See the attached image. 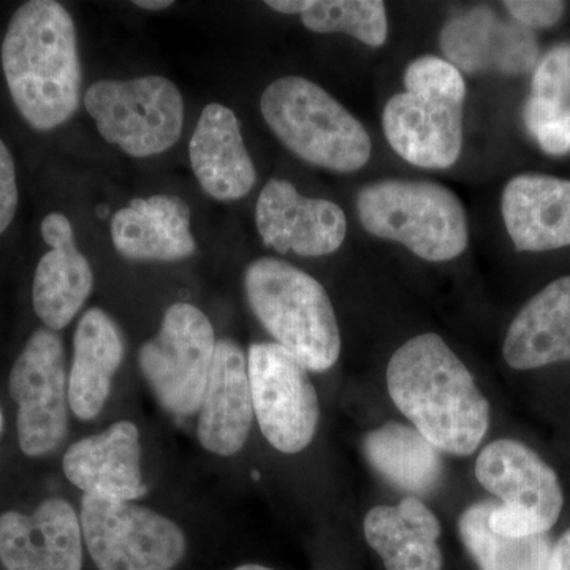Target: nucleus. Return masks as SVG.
<instances>
[{"label": "nucleus", "mask_w": 570, "mask_h": 570, "mask_svg": "<svg viewBox=\"0 0 570 570\" xmlns=\"http://www.w3.org/2000/svg\"><path fill=\"white\" fill-rule=\"evenodd\" d=\"M385 382L401 415L442 455L478 452L490 431V401L444 337L422 333L397 347Z\"/></svg>", "instance_id": "nucleus-1"}, {"label": "nucleus", "mask_w": 570, "mask_h": 570, "mask_svg": "<svg viewBox=\"0 0 570 570\" xmlns=\"http://www.w3.org/2000/svg\"><path fill=\"white\" fill-rule=\"evenodd\" d=\"M14 107L40 132L69 121L81 102L77 28L56 0H31L14 11L0 51Z\"/></svg>", "instance_id": "nucleus-2"}, {"label": "nucleus", "mask_w": 570, "mask_h": 570, "mask_svg": "<svg viewBox=\"0 0 570 570\" xmlns=\"http://www.w3.org/2000/svg\"><path fill=\"white\" fill-rule=\"evenodd\" d=\"M245 292L255 318L309 373L336 365L343 348L340 322L316 277L283 258L261 257L246 268Z\"/></svg>", "instance_id": "nucleus-3"}, {"label": "nucleus", "mask_w": 570, "mask_h": 570, "mask_svg": "<svg viewBox=\"0 0 570 570\" xmlns=\"http://www.w3.org/2000/svg\"><path fill=\"white\" fill-rule=\"evenodd\" d=\"M261 111L277 140L314 167L352 174L370 163L373 146L365 127L317 82L273 81L262 94Z\"/></svg>", "instance_id": "nucleus-4"}, {"label": "nucleus", "mask_w": 570, "mask_h": 570, "mask_svg": "<svg viewBox=\"0 0 570 570\" xmlns=\"http://www.w3.org/2000/svg\"><path fill=\"white\" fill-rule=\"evenodd\" d=\"M356 213L367 234L400 243L426 262L453 261L468 247L464 206L439 183L366 184L356 195Z\"/></svg>", "instance_id": "nucleus-5"}, {"label": "nucleus", "mask_w": 570, "mask_h": 570, "mask_svg": "<svg viewBox=\"0 0 570 570\" xmlns=\"http://www.w3.org/2000/svg\"><path fill=\"white\" fill-rule=\"evenodd\" d=\"M475 479L498 499L489 527L502 538L549 532L560 520L564 493L560 478L538 452L515 439H497L480 450Z\"/></svg>", "instance_id": "nucleus-6"}, {"label": "nucleus", "mask_w": 570, "mask_h": 570, "mask_svg": "<svg viewBox=\"0 0 570 570\" xmlns=\"http://www.w3.org/2000/svg\"><path fill=\"white\" fill-rule=\"evenodd\" d=\"M85 107L100 137L137 159L168 151L183 134V94L159 75L94 82Z\"/></svg>", "instance_id": "nucleus-7"}, {"label": "nucleus", "mask_w": 570, "mask_h": 570, "mask_svg": "<svg viewBox=\"0 0 570 570\" xmlns=\"http://www.w3.org/2000/svg\"><path fill=\"white\" fill-rule=\"evenodd\" d=\"M80 520L99 570H174L187 553L181 527L145 505L82 494Z\"/></svg>", "instance_id": "nucleus-8"}, {"label": "nucleus", "mask_w": 570, "mask_h": 570, "mask_svg": "<svg viewBox=\"0 0 570 570\" xmlns=\"http://www.w3.org/2000/svg\"><path fill=\"white\" fill-rule=\"evenodd\" d=\"M216 344L213 324L197 306L179 302L165 311L159 332L138 351L142 377L165 411L197 414Z\"/></svg>", "instance_id": "nucleus-9"}, {"label": "nucleus", "mask_w": 570, "mask_h": 570, "mask_svg": "<svg viewBox=\"0 0 570 570\" xmlns=\"http://www.w3.org/2000/svg\"><path fill=\"white\" fill-rule=\"evenodd\" d=\"M17 403V434L29 459L50 455L69 433V373L61 336L39 328L14 360L9 376Z\"/></svg>", "instance_id": "nucleus-10"}, {"label": "nucleus", "mask_w": 570, "mask_h": 570, "mask_svg": "<svg viewBox=\"0 0 570 570\" xmlns=\"http://www.w3.org/2000/svg\"><path fill=\"white\" fill-rule=\"evenodd\" d=\"M247 367L254 417L265 441L284 455L309 448L321 423V401L306 366L279 344L255 343Z\"/></svg>", "instance_id": "nucleus-11"}, {"label": "nucleus", "mask_w": 570, "mask_h": 570, "mask_svg": "<svg viewBox=\"0 0 570 570\" xmlns=\"http://www.w3.org/2000/svg\"><path fill=\"white\" fill-rule=\"evenodd\" d=\"M255 225L265 246L299 257L336 253L347 234L346 214L340 206L305 197L285 179L265 184L255 205Z\"/></svg>", "instance_id": "nucleus-12"}, {"label": "nucleus", "mask_w": 570, "mask_h": 570, "mask_svg": "<svg viewBox=\"0 0 570 570\" xmlns=\"http://www.w3.org/2000/svg\"><path fill=\"white\" fill-rule=\"evenodd\" d=\"M80 513L67 499L50 498L32 513H0V564L6 570H82Z\"/></svg>", "instance_id": "nucleus-13"}, {"label": "nucleus", "mask_w": 570, "mask_h": 570, "mask_svg": "<svg viewBox=\"0 0 570 570\" xmlns=\"http://www.w3.org/2000/svg\"><path fill=\"white\" fill-rule=\"evenodd\" d=\"M464 102L406 91L389 100L382 127L393 151L430 170L456 164L463 149Z\"/></svg>", "instance_id": "nucleus-14"}, {"label": "nucleus", "mask_w": 570, "mask_h": 570, "mask_svg": "<svg viewBox=\"0 0 570 570\" xmlns=\"http://www.w3.org/2000/svg\"><path fill=\"white\" fill-rule=\"evenodd\" d=\"M197 439L220 459L245 449L254 422L247 354L230 337L217 340L213 365L198 409Z\"/></svg>", "instance_id": "nucleus-15"}, {"label": "nucleus", "mask_w": 570, "mask_h": 570, "mask_svg": "<svg viewBox=\"0 0 570 570\" xmlns=\"http://www.w3.org/2000/svg\"><path fill=\"white\" fill-rule=\"evenodd\" d=\"M62 469L86 497L134 502L149 491L141 472L140 430L130 420L73 442L63 455Z\"/></svg>", "instance_id": "nucleus-16"}, {"label": "nucleus", "mask_w": 570, "mask_h": 570, "mask_svg": "<svg viewBox=\"0 0 570 570\" xmlns=\"http://www.w3.org/2000/svg\"><path fill=\"white\" fill-rule=\"evenodd\" d=\"M441 50L466 73L497 71L521 75L534 69L539 47L534 33L517 21H504L489 7L452 18L442 28Z\"/></svg>", "instance_id": "nucleus-17"}, {"label": "nucleus", "mask_w": 570, "mask_h": 570, "mask_svg": "<svg viewBox=\"0 0 570 570\" xmlns=\"http://www.w3.org/2000/svg\"><path fill=\"white\" fill-rule=\"evenodd\" d=\"M40 230L50 250L33 273L32 306L45 328L58 333L71 324L91 296L94 272L78 249L66 214H48Z\"/></svg>", "instance_id": "nucleus-18"}, {"label": "nucleus", "mask_w": 570, "mask_h": 570, "mask_svg": "<svg viewBox=\"0 0 570 570\" xmlns=\"http://www.w3.org/2000/svg\"><path fill=\"white\" fill-rule=\"evenodd\" d=\"M190 167L202 189L219 202L246 197L257 183L255 165L232 108L206 105L189 142Z\"/></svg>", "instance_id": "nucleus-19"}, {"label": "nucleus", "mask_w": 570, "mask_h": 570, "mask_svg": "<svg viewBox=\"0 0 570 570\" xmlns=\"http://www.w3.org/2000/svg\"><path fill=\"white\" fill-rule=\"evenodd\" d=\"M110 232L116 250L134 262H178L197 250L190 208L176 195L134 198L115 213Z\"/></svg>", "instance_id": "nucleus-20"}, {"label": "nucleus", "mask_w": 570, "mask_h": 570, "mask_svg": "<svg viewBox=\"0 0 570 570\" xmlns=\"http://www.w3.org/2000/svg\"><path fill=\"white\" fill-rule=\"evenodd\" d=\"M502 217L520 253H543L570 246V181L524 174L505 184Z\"/></svg>", "instance_id": "nucleus-21"}, {"label": "nucleus", "mask_w": 570, "mask_h": 570, "mask_svg": "<svg viewBox=\"0 0 570 570\" xmlns=\"http://www.w3.org/2000/svg\"><path fill=\"white\" fill-rule=\"evenodd\" d=\"M363 534L385 570L444 569L442 524L422 498L406 497L395 505L367 510Z\"/></svg>", "instance_id": "nucleus-22"}, {"label": "nucleus", "mask_w": 570, "mask_h": 570, "mask_svg": "<svg viewBox=\"0 0 570 570\" xmlns=\"http://www.w3.org/2000/svg\"><path fill=\"white\" fill-rule=\"evenodd\" d=\"M502 356L517 371L570 362V276L532 296L510 322Z\"/></svg>", "instance_id": "nucleus-23"}, {"label": "nucleus", "mask_w": 570, "mask_h": 570, "mask_svg": "<svg viewBox=\"0 0 570 570\" xmlns=\"http://www.w3.org/2000/svg\"><path fill=\"white\" fill-rule=\"evenodd\" d=\"M122 360L118 324L100 307L86 311L75 330L69 370V404L75 417L91 422L102 412Z\"/></svg>", "instance_id": "nucleus-24"}, {"label": "nucleus", "mask_w": 570, "mask_h": 570, "mask_svg": "<svg viewBox=\"0 0 570 570\" xmlns=\"http://www.w3.org/2000/svg\"><path fill=\"white\" fill-rule=\"evenodd\" d=\"M362 448L370 466L407 497H426L444 475L442 453L409 423L373 428L363 438Z\"/></svg>", "instance_id": "nucleus-25"}, {"label": "nucleus", "mask_w": 570, "mask_h": 570, "mask_svg": "<svg viewBox=\"0 0 570 570\" xmlns=\"http://www.w3.org/2000/svg\"><path fill=\"white\" fill-rule=\"evenodd\" d=\"M497 501H479L463 510L459 520L461 542L479 570H549L553 540L549 532L528 538H502L489 527Z\"/></svg>", "instance_id": "nucleus-26"}, {"label": "nucleus", "mask_w": 570, "mask_h": 570, "mask_svg": "<svg viewBox=\"0 0 570 570\" xmlns=\"http://www.w3.org/2000/svg\"><path fill=\"white\" fill-rule=\"evenodd\" d=\"M302 21L309 31L347 33L373 48L389 36L387 11L379 0H309Z\"/></svg>", "instance_id": "nucleus-27"}, {"label": "nucleus", "mask_w": 570, "mask_h": 570, "mask_svg": "<svg viewBox=\"0 0 570 570\" xmlns=\"http://www.w3.org/2000/svg\"><path fill=\"white\" fill-rule=\"evenodd\" d=\"M404 88L417 96L444 97L456 102L466 100V82L461 71L448 59L436 56H422L409 63Z\"/></svg>", "instance_id": "nucleus-28"}, {"label": "nucleus", "mask_w": 570, "mask_h": 570, "mask_svg": "<svg viewBox=\"0 0 570 570\" xmlns=\"http://www.w3.org/2000/svg\"><path fill=\"white\" fill-rule=\"evenodd\" d=\"M530 100L553 110L570 108V47L553 48L539 62L532 78Z\"/></svg>", "instance_id": "nucleus-29"}, {"label": "nucleus", "mask_w": 570, "mask_h": 570, "mask_svg": "<svg viewBox=\"0 0 570 570\" xmlns=\"http://www.w3.org/2000/svg\"><path fill=\"white\" fill-rule=\"evenodd\" d=\"M504 7L512 14L513 21L530 31L557 24L566 10V3L557 0H509Z\"/></svg>", "instance_id": "nucleus-30"}, {"label": "nucleus", "mask_w": 570, "mask_h": 570, "mask_svg": "<svg viewBox=\"0 0 570 570\" xmlns=\"http://www.w3.org/2000/svg\"><path fill=\"white\" fill-rule=\"evenodd\" d=\"M18 190L17 167L9 146L0 138V235L10 227L17 216Z\"/></svg>", "instance_id": "nucleus-31"}, {"label": "nucleus", "mask_w": 570, "mask_h": 570, "mask_svg": "<svg viewBox=\"0 0 570 570\" xmlns=\"http://www.w3.org/2000/svg\"><path fill=\"white\" fill-rule=\"evenodd\" d=\"M540 148L550 156H564L570 151V108L550 116L531 132Z\"/></svg>", "instance_id": "nucleus-32"}, {"label": "nucleus", "mask_w": 570, "mask_h": 570, "mask_svg": "<svg viewBox=\"0 0 570 570\" xmlns=\"http://www.w3.org/2000/svg\"><path fill=\"white\" fill-rule=\"evenodd\" d=\"M549 570H570V528L554 543Z\"/></svg>", "instance_id": "nucleus-33"}, {"label": "nucleus", "mask_w": 570, "mask_h": 570, "mask_svg": "<svg viewBox=\"0 0 570 570\" xmlns=\"http://www.w3.org/2000/svg\"><path fill=\"white\" fill-rule=\"evenodd\" d=\"M309 0H268L266 7L284 14H302L307 9Z\"/></svg>", "instance_id": "nucleus-34"}, {"label": "nucleus", "mask_w": 570, "mask_h": 570, "mask_svg": "<svg viewBox=\"0 0 570 570\" xmlns=\"http://www.w3.org/2000/svg\"><path fill=\"white\" fill-rule=\"evenodd\" d=\"M174 0H135L134 6L142 10H165L174 6Z\"/></svg>", "instance_id": "nucleus-35"}, {"label": "nucleus", "mask_w": 570, "mask_h": 570, "mask_svg": "<svg viewBox=\"0 0 570 570\" xmlns=\"http://www.w3.org/2000/svg\"><path fill=\"white\" fill-rule=\"evenodd\" d=\"M234 570H275L272 568H268V566H262V564H243L239 566V568H236Z\"/></svg>", "instance_id": "nucleus-36"}, {"label": "nucleus", "mask_w": 570, "mask_h": 570, "mask_svg": "<svg viewBox=\"0 0 570 570\" xmlns=\"http://www.w3.org/2000/svg\"><path fill=\"white\" fill-rule=\"evenodd\" d=\"M2 430H3V414H2V407H0V436H2Z\"/></svg>", "instance_id": "nucleus-37"}]
</instances>
